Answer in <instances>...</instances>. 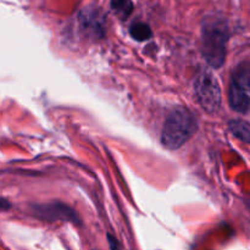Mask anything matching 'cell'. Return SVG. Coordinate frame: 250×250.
<instances>
[{
  "instance_id": "1",
  "label": "cell",
  "mask_w": 250,
  "mask_h": 250,
  "mask_svg": "<svg viewBox=\"0 0 250 250\" xmlns=\"http://www.w3.org/2000/svg\"><path fill=\"white\" fill-rule=\"evenodd\" d=\"M229 41V26L220 17L205 20L202 31V53L205 60L214 68L224 65L226 44Z\"/></svg>"
},
{
  "instance_id": "2",
  "label": "cell",
  "mask_w": 250,
  "mask_h": 250,
  "mask_svg": "<svg viewBox=\"0 0 250 250\" xmlns=\"http://www.w3.org/2000/svg\"><path fill=\"white\" fill-rule=\"evenodd\" d=\"M198 128L194 115L186 107H176L170 112L161 132V143L170 150L185 146Z\"/></svg>"
},
{
  "instance_id": "3",
  "label": "cell",
  "mask_w": 250,
  "mask_h": 250,
  "mask_svg": "<svg viewBox=\"0 0 250 250\" xmlns=\"http://www.w3.org/2000/svg\"><path fill=\"white\" fill-rule=\"evenodd\" d=\"M248 61H244L232 73L229 83V105L234 111L247 114L249 110L250 73Z\"/></svg>"
},
{
  "instance_id": "4",
  "label": "cell",
  "mask_w": 250,
  "mask_h": 250,
  "mask_svg": "<svg viewBox=\"0 0 250 250\" xmlns=\"http://www.w3.org/2000/svg\"><path fill=\"white\" fill-rule=\"evenodd\" d=\"M194 92L198 102L208 114H214L221 106V88L216 77L209 70H204L194 81Z\"/></svg>"
},
{
  "instance_id": "5",
  "label": "cell",
  "mask_w": 250,
  "mask_h": 250,
  "mask_svg": "<svg viewBox=\"0 0 250 250\" xmlns=\"http://www.w3.org/2000/svg\"><path fill=\"white\" fill-rule=\"evenodd\" d=\"M34 215L41 219L49 220V221H54V220H65V221L77 222V215L76 212L67 207L66 204H45V205H37L33 207Z\"/></svg>"
},
{
  "instance_id": "6",
  "label": "cell",
  "mask_w": 250,
  "mask_h": 250,
  "mask_svg": "<svg viewBox=\"0 0 250 250\" xmlns=\"http://www.w3.org/2000/svg\"><path fill=\"white\" fill-rule=\"evenodd\" d=\"M80 22L83 31L88 32L92 36L102 37L104 33V21L97 9H83V11L81 12Z\"/></svg>"
},
{
  "instance_id": "7",
  "label": "cell",
  "mask_w": 250,
  "mask_h": 250,
  "mask_svg": "<svg viewBox=\"0 0 250 250\" xmlns=\"http://www.w3.org/2000/svg\"><path fill=\"white\" fill-rule=\"evenodd\" d=\"M229 131L232 132L236 138L241 139L244 143H249L250 138V128L249 124L243 120H231L229 124Z\"/></svg>"
},
{
  "instance_id": "8",
  "label": "cell",
  "mask_w": 250,
  "mask_h": 250,
  "mask_svg": "<svg viewBox=\"0 0 250 250\" xmlns=\"http://www.w3.org/2000/svg\"><path fill=\"white\" fill-rule=\"evenodd\" d=\"M129 34L132 36V38L136 39L137 42H143L146 41L151 37V29L144 22H137V23L132 24L131 28H129Z\"/></svg>"
},
{
  "instance_id": "9",
  "label": "cell",
  "mask_w": 250,
  "mask_h": 250,
  "mask_svg": "<svg viewBox=\"0 0 250 250\" xmlns=\"http://www.w3.org/2000/svg\"><path fill=\"white\" fill-rule=\"evenodd\" d=\"M111 7L121 19H127L133 11V2L127 0H120V1H111Z\"/></svg>"
},
{
  "instance_id": "10",
  "label": "cell",
  "mask_w": 250,
  "mask_h": 250,
  "mask_svg": "<svg viewBox=\"0 0 250 250\" xmlns=\"http://www.w3.org/2000/svg\"><path fill=\"white\" fill-rule=\"evenodd\" d=\"M107 241H109L110 250H120V246L115 237H112L111 234H107Z\"/></svg>"
},
{
  "instance_id": "11",
  "label": "cell",
  "mask_w": 250,
  "mask_h": 250,
  "mask_svg": "<svg viewBox=\"0 0 250 250\" xmlns=\"http://www.w3.org/2000/svg\"><path fill=\"white\" fill-rule=\"evenodd\" d=\"M10 209V203L6 199L0 197V211H5V210Z\"/></svg>"
}]
</instances>
